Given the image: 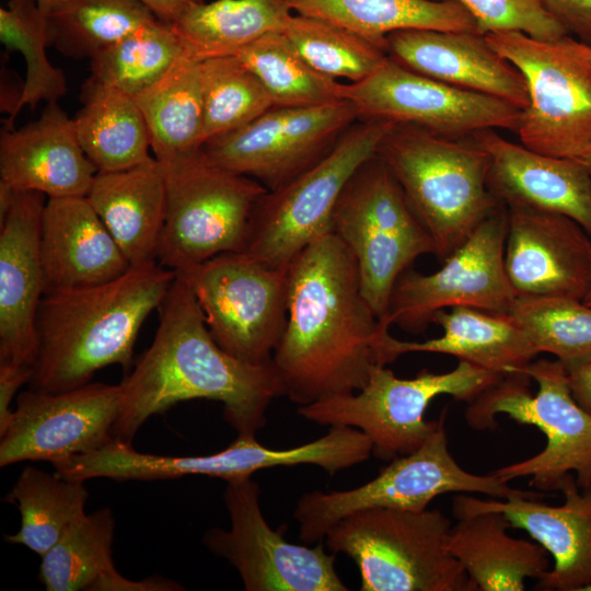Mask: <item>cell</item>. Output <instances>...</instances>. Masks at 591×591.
<instances>
[{
    "instance_id": "46",
    "label": "cell",
    "mask_w": 591,
    "mask_h": 591,
    "mask_svg": "<svg viewBox=\"0 0 591 591\" xmlns=\"http://www.w3.org/2000/svg\"><path fill=\"white\" fill-rule=\"evenodd\" d=\"M162 22L173 24L187 9L202 0H138Z\"/></svg>"
},
{
    "instance_id": "45",
    "label": "cell",
    "mask_w": 591,
    "mask_h": 591,
    "mask_svg": "<svg viewBox=\"0 0 591 591\" xmlns=\"http://www.w3.org/2000/svg\"><path fill=\"white\" fill-rule=\"evenodd\" d=\"M567 371L573 398L591 414V360Z\"/></svg>"
},
{
    "instance_id": "14",
    "label": "cell",
    "mask_w": 591,
    "mask_h": 591,
    "mask_svg": "<svg viewBox=\"0 0 591 591\" xmlns=\"http://www.w3.org/2000/svg\"><path fill=\"white\" fill-rule=\"evenodd\" d=\"M508 210L501 205L443 262L424 275L405 270L397 279L383 321L413 334L421 333L433 315L455 306L508 313L517 296L505 269Z\"/></svg>"
},
{
    "instance_id": "32",
    "label": "cell",
    "mask_w": 591,
    "mask_h": 591,
    "mask_svg": "<svg viewBox=\"0 0 591 591\" xmlns=\"http://www.w3.org/2000/svg\"><path fill=\"white\" fill-rule=\"evenodd\" d=\"M200 61L183 56L161 79L134 95L162 164L202 147L204 101Z\"/></svg>"
},
{
    "instance_id": "11",
    "label": "cell",
    "mask_w": 591,
    "mask_h": 591,
    "mask_svg": "<svg viewBox=\"0 0 591 591\" xmlns=\"http://www.w3.org/2000/svg\"><path fill=\"white\" fill-rule=\"evenodd\" d=\"M395 125L358 119L316 164L257 201L244 253L287 267L312 241L332 229L336 202L349 178L374 157Z\"/></svg>"
},
{
    "instance_id": "25",
    "label": "cell",
    "mask_w": 591,
    "mask_h": 591,
    "mask_svg": "<svg viewBox=\"0 0 591 591\" xmlns=\"http://www.w3.org/2000/svg\"><path fill=\"white\" fill-rule=\"evenodd\" d=\"M39 255L44 293L105 283L131 267L86 196L48 198Z\"/></svg>"
},
{
    "instance_id": "30",
    "label": "cell",
    "mask_w": 591,
    "mask_h": 591,
    "mask_svg": "<svg viewBox=\"0 0 591 591\" xmlns=\"http://www.w3.org/2000/svg\"><path fill=\"white\" fill-rule=\"evenodd\" d=\"M72 118L78 141L97 172L132 167L151 158L150 134L134 97L91 77Z\"/></svg>"
},
{
    "instance_id": "23",
    "label": "cell",
    "mask_w": 591,
    "mask_h": 591,
    "mask_svg": "<svg viewBox=\"0 0 591 591\" xmlns=\"http://www.w3.org/2000/svg\"><path fill=\"white\" fill-rule=\"evenodd\" d=\"M472 138L488 155L487 183L500 204L566 215L591 236V175L582 161L535 152L494 129Z\"/></svg>"
},
{
    "instance_id": "47",
    "label": "cell",
    "mask_w": 591,
    "mask_h": 591,
    "mask_svg": "<svg viewBox=\"0 0 591 591\" xmlns=\"http://www.w3.org/2000/svg\"><path fill=\"white\" fill-rule=\"evenodd\" d=\"M566 48L583 65L591 70V47L572 39L569 36L563 38Z\"/></svg>"
},
{
    "instance_id": "37",
    "label": "cell",
    "mask_w": 591,
    "mask_h": 591,
    "mask_svg": "<svg viewBox=\"0 0 591 591\" xmlns=\"http://www.w3.org/2000/svg\"><path fill=\"white\" fill-rule=\"evenodd\" d=\"M235 56L257 76L275 106H312L343 100L341 83L313 69L282 32L257 39Z\"/></svg>"
},
{
    "instance_id": "16",
    "label": "cell",
    "mask_w": 591,
    "mask_h": 591,
    "mask_svg": "<svg viewBox=\"0 0 591 591\" xmlns=\"http://www.w3.org/2000/svg\"><path fill=\"white\" fill-rule=\"evenodd\" d=\"M224 503L231 528H211L205 546L225 558L246 591H347L335 568L336 554L288 542L266 522L260 487L252 477L227 482Z\"/></svg>"
},
{
    "instance_id": "31",
    "label": "cell",
    "mask_w": 591,
    "mask_h": 591,
    "mask_svg": "<svg viewBox=\"0 0 591 591\" xmlns=\"http://www.w3.org/2000/svg\"><path fill=\"white\" fill-rule=\"evenodd\" d=\"M286 0L198 2L172 25L185 55L197 61L235 56L257 39L282 32L292 15Z\"/></svg>"
},
{
    "instance_id": "1",
    "label": "cell",
    "mask_w": 591,
    "mask_h": 591,
    "mask_svg": "<svg viewBox=\"0 0 591 591\" xmlns=\"http://www.w3.org/2000/svg\"><path fill=\"white\" fill-rule=\"evenodd\" d=\"M390 327L366 300L357 262L332 231L288 266V317L273 363L283 396L299 406L362 389Z\"/></svg>"
},
{
    "instance_id": "9",
    "label": "cell",
    "mask_w": 591,
    "mask_h": 591,
    "mask_svg": "<svg viewBox=\"0 0 591 591\" xmlns=\"http://www.w3.org/2000/svg\"><path fill=\"white\" fill-rule=\"evenodd\" d=\"M162 166L166 217L159 263L184 271L222 253L244 252L253 210L268 189L213 164L201 149Z\"/></svg>"
},
{
    "instance_id": "3",
    "label": "cell",
    "mask_w": 591,
    "mask_h": 591,
    "mask_svg": "<svg viewBox=\"0 0 591 591\" xmlns=\"http://www.w3.org/2000/svg\"><path fill=\"white\" fill-rule=\"evenodd\" d=\"M176 274L154 263L97 286L44 293L32 389L63 392L90 383L107 366L129 370L140 327L160 309Z\"/></svg>"
},
{
    "instance_id": "21",
    "label": "cell",
    "mask_w": 591,
    "mask_h": 591,
    "mask_svg": "<svg viewBox=\"0 0 591 591\" xmlns=\"http://www.w3.org/2000/svg\"><path fill=\"white\" fill-rule=\"evenodd\" d=\"M45 195L15 190L0 224V363L34 368L44 296L39 229Z\"/></svg>"
},
{
    "instance_id": "44",
    "label": "cell",
    "mask_w": 591,
    "mask_h": 591,
    "mask_svg": "<svg viewBox=\"0 0 591 591\" xmlns=\"http://www.w3.org/2000/svg\"><path fill=\"white\" fill-rule=\"evenodd\" d=\"M33 369L11 363H0V432L8 426L12 412L10 405L19 387L30 382Z\"/></svg>"
},
{
    "instance_id": "41",
    "label": "cell",
    "mask_w": 591,
    "mask_h": 591,
    "mask_svg": "<svg viewBox=\"0 0 591 591\" xmlns=\"http://www.w3.org/2000/svg\"><path fill=\"white\" fill-rule=\"evenodd\" d=\"M537 351L567 370L591 360V306L570 298H517L508 312Z\"/></svg>"
},
{
    "instance_id": "18",
    "label": "cell",
    "mask_w": 591,
    "mask_h": 591,
    "mask_svg": "<svg viewBox=\"0 0 591 591\" xmlns=\"http://www.w3.org/2000/svg\"><path fill=\"white\" fill-rule=\"evenodd\" d=\"M121 396L120 384L101 382L63 392L20 393L0 432V466L24 461L54 465L105 447L114 440Z\"/></svg>"
},
{
    "instance_id": "6",
    "label": "cell",
    "mask_w": 591,
    "mask_h": 591,
    "mask_svg": "<svg viewBox=\"0 0 591 591\" xmlns=\"http://www.w3.org/2000/svg\"><path fill=\"white\" fill-rule=\"evenodd\" d=\"M451 521L437 509L355 512L324 537L358 567L361 591H477L448 548Z\"/></svg>"
},
{
    "instance_id": "33",
    "label": "cell",
    "mask_w": 591,
    "mask_h": 591,
    "mask_svg": "<svg viewBox=\"0 0 591 591\" xmlns=\"http://www.w3.org/2000/svg\"><path fill=\"white\" fill-rule=\"evenodd\" d=\"M115 520L109 508L84 514L42 556L38 580L47 591H111L120 575L113 561Z\"/></svg>"
},
{
    "instance_id": "35",
    "label": "cell",
    "mask_w": 591,
    "mask_h": 591,
    "mask_svg": "<svg viewBox=\"0 0 591 591\" xmlns=\"http://www.w3.org/2000/svg\"><path fill=\"white\" fill-rule=\"evenodd\" d=\"M157 20L138 0H69L48 15L49 45L69 58L91 59Z\"/></svg>"
},
{
    "instance_id": "27",
    "label": "cell",
    "mask_w": 591,
    "mask_h": 591,
    "mask_svg": "<svg viewBox=\"0 0 591 591\" xmlns=\"http://www.w3.org/2000/svg\"><path fill=\"white\" fill-rule=\"evenodd\" d=\"M86 198L131 267L158 263L166 181L154 157L126 170L97 172Z\"/></svg>"
},
{
    "instance_id": "39",
    "label": "cell",
    "mask_w": 591,
    "mask_h": 591,
    "mask_svg": "<svg viewBox=\"0 0 591 591\" xmlns=\"http://www.w3.org/2000/svg\"><path fill=\"white\" fill-rule=\"evenodd\" d=\"M0 39L20 51L26 63V79L8 123L24 107L35 108L40 101L58 102L68 91L63 71L53 66L46 55L49 45L48 15L36 0H9L0 9Z\"/></svg>"
},
{
    "instance_id": "12",
    "label": "cell",
    "mask_w": 591,
    "mask_h": 591,
    "mask_svg": "<svg viewBox=\"0 0 591 591\" xmlns=\"http://www.w3.org/2000/svg\"><path fill=\"white\" fill-rule=\"evenodd\" d=\"M177 273L222 349L250 364L273 361L288 317V266L229 252Z\"/></svg>"
},
{
    "instance_id": "19",
    "label": "cell",
    "mask_w": 591,
    "mask_h": 591,
    "mask_svg": "<svg viewBox=\"0 0 591 591\" xmlns=\"http://www.w3.org/2000/svg\"><path fill=\"white\" fill-rule=\"evenodd\" d=\"M505 269L517 298L582 300L591 279V236L572 218L506 207Z\"/></svg>"
},
{
    "instance_id": "20",
    "label": "cell",
    "mask_w": 591,
    "mask_h": 591,
    "mask_svg": "<svg viewBox=\"0 0 591 591\" xmlns=\"http://www.w3.org/2000/svg\"><path fill=\"white\" fill-rule=\"evenodd\" d=\"M565 501L548 506L537 498L515 496L487 499L455 496V519L483 511L501 512L511 528L522 529L540 543L554 560L536 584L543 591H582L591 584V489L579 490L570 474L559 489Z\"/></svg>"
},
{
    "instance_id": "34",
    "label": "cell",
    "mask_w": 591,
    "mask_h": 591,
    "mask_svg": "<svg viewBox=\"0 0 591 591\" xmlns=\"http://www.w3.org/2000/svg\"><path fill=\"white\" fill-rule=\"evenodd\" d=\"M88 497L84 482L25 466L4 497L16 505L21 514L19 531L7 534L5 541L23 545L42 557L85 514Z\"/></svg>"
},
{
    "instance_id": "22",
    "label": "cell",
    "mask_w": 591,
    "mask_h": 591,
    "mask_svg": "<svg viewBox=\"0 0 591 591\" xmlns=\"http://www.w3.org/2000/svg\"><path fill=\"white\" fill-rule=\"evenodd\" d=\"M385 51L395 62L421 76L501 99L522 111L529 107L522 73L489 45L484 34L399 30L387 35Z\"/></svg>"
},
{
    "instance_id": "7",
    "label": "cell",
    "mask_w": 591,
    "mask_h": 591,
    "mask_svg": "<svg viewBox=\"0 0 591 591\" xmlns=\"http://www.w3.org/2000/svg\"><path fill=\"white\" fill-rule=\"evenodd\" d=\"M502 376L464 360L449 372L424 369L412 379L379 364L362 389L299 406L298 414L318 425L358 429L371 440L375 457L392 461L419 449L436 430L439 419L424 417L434 397L470 403Z\"/></svg>"
},
{
    "instance_id": "50",
    "label": "cell",
    "mask_w": 591,
    "mask_h": 591,
    "mask_svg": "<svg viewBox=\"0 0 591 591\" xmlns=\"http://www.w3.org/2000/svg\"><path fill=\"white\" fill-rule=\"evenodd\" d=\"M582 302L586 303L587 305L591 306V279H590V285H589L588 291H587L584 298L582 299Z\"/></svg>"
},
{
    "instance_id": "10",
    "label": "cell",
    "mask_w": 591,
    "mask_h": 591,
    "mask_svg": "<svg viewBox=\"0 0 591 591\" xmlns=\"http://www.w3.org/2000/svg\"><path fill=\"white\" fill-rule=\"evenodd\" d=\"M438 419V427L419 449L393 459L366 484L346 490L303 494L293 512L300 540L309 545L323 542L334 524L362 510H425L436 497L448 493H478L502 499L543 497L536 491L513 488L493 473L478 475L462 468L449 451L447 408Z\"/></svg>"
},
{
    "instance_id": "8",
    "label": "cell",
    "mask_w": 591,
    "mask_h": 591,
    "mask_svg": "<svg viewBox=\"0 0 591 591\" xmlns=\"http://www.w3.org/2000/svg\"><path fill=\"white\" fill-rule=\"evenodd\" d=\"M331 231L355 256L362 293L380 321L399 276L419 256L436 253L431 235L378 154L347 182Z\"/></svg>"
},
{
    "instance_id": "51",
    "label": "cell",
    "mask_w": 591,
    "mask_h": 591,
    "mask_svg": "<svg viewBox=\"0 0 591 591\" xmlns=\"http://www.w3.org/2000/svg\"><path fill=\"white\" fill-rule=\"evenodd\" d=\"M582 591H591V584L587 586Z\"/></svg>"
},
{
    "instance_id": "42",
    "label": "cell",
    "mask_w": 591,
    "mask_h": 591,
    "mask_svg": "<svg viewBox=\"0 0 591 591\" xmlns=\"http://www.w3.org/2000/svg\"><path fill=\"white\" fill-rule=\"evenodd\" d=\"M475 19L482 34L514 31L541 40H558L566 30L541 0H456Z\"/></svg>"
},
{
    "instance_id": "13",
    "label": "cell",
    "mask_w": 591,
    "mask_h": 591,
    "mask_svg": "<svg viewBox=\"0 0 591 591\" xmlns=\"http://www.w3.org/2000/svg\"><path fill=\"white\" fill-rule=\"evenodd\" d=\"M489 45L522 73L530 99L518 134L535 152L582 160L591 150V70L558 40L521 32L485 34Z\"/></svg>"
},
{
    "instance_id": "29",
    "label": "cell",
    "mask_w": 591,
    "mask_h": 591,
    "mask_svg": "<svg viewBox=\"0 0 591 591\" xmlns=\"http://www.w3.org/2000/svg\"><path fill=\"white\" fill-rule=\"evenodd\" d=\"M298 14L346 28L385 51L389 34L409 28L480 33L456 0H286ZM386 53V51H385Z\"/></svg>"
},
{
    "instance_id": "15",
    "label": "cell",
    "mask_w": 591,
    "mask_h": 591,
    "mask_svg": "<svg viewBox=\"0 0 591 591\" xmlns=\"http://www.w3.org/2000/svg\"><path fill=\"white\" fill-rule=\"evenodd\" d=\"M359 119L346 100L312 106H273L250 124L207 141L213 164L274 190L321 161Z\"/></svg>"
},
{
    "instance_id": "38",
    "label": "cell",
    "mask_w": 591,
    "mask_h": 591,
    "mask_svg": "<svg viewBox=\"0 0 591 591\" xmlns=\"http://www.w3.org/2000/svg\"><path fill=\"white\" fill-rule=\"evenodd\" d=\"M204 101L202 146L275 106L257 76L236 56L199 62Z\"/></svg>"
},
{
    "instance_id": "4",
    "label": "cell",
    "mask_w": 591,
    "mask_h": 591,
    "mask_svg": "<svg viewBox=\"0 0 591 591\" xmlns=\"http://www.w3.org/2000/svg\"><path fill=\"white\" fill-rule=\"evenodd\" d=\"M499 414L538 428L546 445L494 475L505 482L531 477L530 486L549 491L559 490L575 473L579 488L591 489V414L573 398L568 371L559 360H533L522 373L502 376L468 403L465 420L475 430H495Z\"/></svg>"
},
{
    "instance_id": "2",
    "label": "cell",
    "mask_w": 591,
    "mask_h": 591,
    "mask_svg": "<svg viewBox=\"0 0 591 591\" xmlns=\"http://www.w3.org/2000/svg\"><path fill=\"white\" fill-rule=\"evenodd\" d=\"M160 310L152 344L119 383L121 408L114 439L131 443L151 416L192 399L221 403L225 421L237 434L256 436L267 422L270 403L283 395L273 361L250 364L222 349L178 273Z\"/></svg>"
},
{
    "instance_id": "17",
    "label": "cell",
    "mask_w": 591,
    "mask_h": 591,
    "mask_svg": "<svg viewBox=\"0 0 591 591\" xmlns=\"http://www.w3.org/2000/svg\"><path fill=\"white\" fill-rule=\"evenodd\" d=\"M359 119L414 126L464 139L484 129L518 131L523 111L501 99L452 86L404 68L389 56L367 79L341 83Z\"/></svg>"
},
{
    "instance_id": "28",
    "label": "cell",
    "mask_w": 591,
    "mask_h": 591,
    "mask_svg": "<svg viewBox=\"0 0 591 591\" xmlns=\"http://www.w3.org/2000/svg\"><path fill=\"white\" fill-rule=\"evenodd\" d=\"M497 511L462 515L451 526L448 548L480 591H522L528 578L549 570L547 551L536 541L514 538Z\"/></svg>"
},
{
    "instance_id": "26",
    "label": "cell",
    "mask_w": 591,
    "mask_h": 591,
    "mask_svg": "<svg viewBox=\"0 0 591 591\" xmlns=\"http://www.w3.org/2000/svg\"><path fill=\"white\" fill-rule=\"evenodd\" d=\"M432 322L443 334L424 341L399 340L389 329L383 331L376 341L380 363L385 366L408 352H434L506 376L522 373L538 355L509 313L455 306L437 312Z\"/></svg>"
},
{
    "instance_id": "43",
    "label": "cell",
    "mask_w": 591,
    "mask_h": 591,
    "mask_svg": "<svg viewBox=\"0 0 591 591\" xmlns=\"http://www.w3.org/2000/svg\"><path fill=\"white\" fill-rule=\"evenodd\" d=\"M545 9L578 42L591 47V0H541Z\"/></svg>"
},
{
    "instance_id": "24",
    "label": "cell",
    "mask_w": 591,
    "mask_h": 591,
    "mask_svg": "<svg viewBox=\"0 0 591 591\" xmlns=\"http://www.w3.org/2000/svg\"><path fill=\"white\" fill-rule=\"evenodd\" d=\"M96 173L72 118L58 102L47 103L36 120L1 132L0 181L14 190H35L48 198L86 196Z\"/></svg>"
},
{
    "instance_id": "48",
    "label": "cell",
    "mask_w": 591,
    "mask_h": 591,
    "mask_svg": "<svg viewBox=\"0 0 591 591\" xmlns=\"http://www.w3.org/2000/svg\"><path fill=\"white\" fill-rule=\"evenodd\" d=\"M69 0H36L38 8L49 15L56 9L68 2Z\"/></svg>"
},
{
    "instance_id": "5",
    "label": "cell",
    "mask_w": 591,
    "mask_h": 591,
    "mask_svg": "<svg viewBox=\"0 0 591 591\" xmlns=\"http://www.w3.org/2000/svg\"><path fill=\"white\" fill-rule=\"evenodd\" d=\"M376 154L431 235L441 263L502 205L488 187V155L472 136L453 139L395 125Z\"/></svg>"
},
{
    "instance_id": "49",
    "label": "cell",
    "mask_w": 591,
    "mask_h": 591,
    "mask_svg": "<svg viewBox=\"0 0 591 591\" xmlns=\"http://www.w3.org/2000/svg\"><path fill=\"white\" fill-rule=\"evenodd\" d=\"M591 175V150L581 160Z\"/></svg>"
},
{
    "instance_id": "36",
    "label": "cell",
    "mask_w": 591,
    "mask_h": 591,
    "mask_svg": "<svg viewBox=\"0 0 591 591\" xmlns=\"http://www.w3.org/2000/svg\"><path fill=\"white\" fill-rule=\"evenodd\" d=\"M183 56L171 24H146L90 60L91 78L131 96L161 79Z\"/></svg>"
},
{
    "instance_id": "40",
    "label": "cell",
    "mask_w": 591,
    "mask_h": 591,
    "mask_svg": "<svg viewBox=\"0 0 591 591\" xmlns=\"http://www.w3.org/2000/svg\"><path fill=\"white\" fill-rule=\"evenodd\" d=\"M282 33L313 69L335 80L360 82L387 58L366 38L316 18L292 14Z\"/></svg>"
}]
</instances>
